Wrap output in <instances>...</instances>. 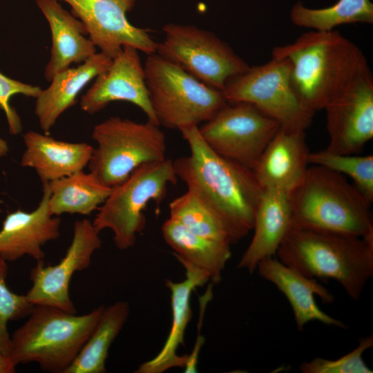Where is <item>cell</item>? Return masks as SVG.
Here are the masks:
<instances>
[{
	"mask_svg": "<svg viewBox=\"0 0 373 373\" xmlns=\"http://www.w3.org/2000/svg\"><path fill=\"white\" fill-rule=\"evenodd\" d=\"M186 271V278L180 282L166 280L171 292L172 323L167 338L158 354L141 364L137 373H162L171 368L183 367L187 355L180 356L178 349L184 345L186 327L192 317L190 297L192 291L210 281L209 275L186 262H180Z\"/></svg>",
	"mask_w": 373,
	"mask_h": 373,
	"instance_id": "ffe728a7",
	"label": "cell"
},
{
	"mask_svg": "<svg viewBox=\"0 0 373 373\" xmlns=\"http://www.w3.org/2000/svg\"><path fill=\"white\" fill-rule=\"evenodd\" d=\"M256 270L264 279L273 283L287 298L294 312L298 330L309 322L317 321L327 325L346 328V325L324 312L316 305L315 296L325 303L334 297L316 278H309L278 259L269 257L260 260Z\"/></svg>",
	"mask_w": 373,
	"mask_h": 373,
	"instance_id": "e0dca14e",
	"label": "cell"
},
{
	"mask_svg": "<svg viewBox=\"0 0 373 373\" xmlns=\"http://www.w3.org/2000/svg\"><path fill=\"white\" fill-rule=\"evenodd\" d=\"M43 194L38 207L31 212L17 209L8 213L0 230V257L15 261L28 256L37 261L45 258L44 245L60 236L61 220L48 207V182L42 183Z\"/></svg>",
	"mask_w": 373,
	"mask_h": 373,
	"instance_id": "2e32d148",
	"label": "cell"
},
{
	"mask_svg": "<svg viewBox=\"0 0 373 373\" xmlns=\"http://www.w3.org/2000/svg\"><path fill=\"white\" fill-rule=\"evenodd\" d=\"M162 233L180 262H186L206 272L213 283L220 281L231 256L230 245L194 234L171 218L162 224Z\"/></svg>",
	"mask_w": 373,
	"mask_h": 373,
	"instance_id": "cb8c5ba5",
	"label": "cell"
},
{
	"mask_svg": "<svg viewBox=\"0 0 373 373\" xmlns=\"http://www.w3.org/2000/svg\"><path fill=\"white\" fill-rule=\"evenodd\" d=\"M48 184V207L54 216L64 213L90 215L105 202L112 190L93 173L84 170Z\"/></svg>",
	"mask_w": 373,
	"mask_h": 373,
	"instance_id": "d4e9b609",
	"label": "cell"
},
{
	"mask_svg": "<svg viewBox=\"0 0 373 373\" xmlns=\"http://www.w3.org/2000/svg\"><path fill=\"white\" fill-rule=\"evenodd\" d=\"M292 226L357 237L373 236L371 204L345 175L307 167L289 193Z\"/></svg>",
	"mask_w": 373,
	"mask_h": 373,
	"instance_id": "277c9868",
	"label": "cell"
},
{
	"mask_svg": "<svg viewBox=\"0 0 373 373\" xmlns=\"http://www.w3.org/2000/svg\"><path fill=\"white\" fill-rule=\"evenodd\" d=\"M169 218L190 232L231 245L233 242L219 219L191 191L173 199L169 205Z\"/></svg>",
	"mask_w": 373,
	"mask_h": 373,
	"instance_id": "83f0119b",
	"label": "cell"
},
{
	"mask_svg": "<svg viewBox=\"0 0 373 373\" xmlns=\"http://www.w3.org/2000/svg\"><path fill=\"white\" fill-rule=\"evenodd\" d=\"M144 68L149 99L160 126L178 130L198 126L227 104L221 91L157 53L147 55Z\"/></svg>",
	"mask_w": 373,
	"mask_h": 373,
	"instance_id": "8992f818",
	"label": "cell"
},
{
	"mask_svg": "<svg viewBox=\"0 0 373 373\" xmlns=\"http://www.w3.org/2000/svg\"><path fill=\"white\" fill-rule=\"evenodd\" d=\"M126 301L104 307L92 333L65 373H104L108 350L129 314Z\"/></svg>",
	"mask_w": 373,
	"mask_h": 373,
	"instance_id": "484cf974",
	"label": "cell"
},
{
	"mask_svg": "<svg viewBox=\"0 0 373 373\" xmlns=\"http://www.w3.org/2000/svg\"><path fill=\"white\" fill-rule=\"evenodd\" d=\"M314 278L336 280L354 300L373 275V236L357 237L291 225L276 254Z\"/></svg>",
	"mask_w": 373,
	"mask_h": 373,
	"instance_id": "3957f363",
	"label": "cell"
},
{
	"mask_svg": "<svg viewBox=\"0 0 373 373\" xmlns=\"http://www.w3.org/2000/svg\"><path fill=\"white\" fill-rule=\"evenodd\" d=\"M291 224L289 194L278 189H264L255 214L254 236L238 268L254 272L260 260L276 254Z\"/></svg>",
	"mask_w": 373,
	"mask_h": 373,
	"instance_id": "44dd1931",
	"label": "cell"
},
{
	"mask_svg": "<svg viewBox=\"0 0 373 373\" xmlns=\"http://www.w3.org/2000/svg\"><path fill=\"white\" fill-rule=\"evenodd\" d=\"M179 131L190 153L173 161L178 178L219 219L236 243L253 229L264 189L251 169L214 152L198 126Z\"/></svg>",
	"mask_w": 373,
	"mask_h": 373,
	"instance_id": "6da1fadb",
	"label": "cell"
},
{
	"mask_svg": "<svg viewBox=\"0 0 373 373\" xmlns=\"http://www.w3.org/2000/svg\"><path fill=\"white\" fill-rule=\"evenodd\" d=\"M228 104L198 127L200 133L217 154L252 169L280 125L251 104Z\"/></svg>",
	"mask_w": 373,
	"mask_h": 373,
	"instance_id": "8fae6325",
	"label": "cell"
},
{
	"mask_svg": "<svg viewBox=\"0 0 373 373\" xmlns=\"http://www.w3.org/2000/svg\"><path fill=\"white\" fill-rule=\"evenodd\" d=\"M7 262L0 257V351L9 354L11 336L8 332V323L28 316L34 305L28 300L26 295L12 292L7 286Z\"/></svg>",
	"mask_w": 373,
	"mask_h": 373,
	"instance_id": "f546056e",
	"label": "cell"
},
{
	"mask_svg": "<svg viewBox=\"0 0 373 373\" xmlns=\"http://www.w3.org/2000/svg\"><path fill=\"white\" fill-rule=\"evenodd\" d=\"M92 138L97 146L88 162L90 172L113 187L138 166L166 158V137L160 126L111 117L95 126Z\"/></svg>",
	"mask_w": 373,
	"mask_h": 373,
	"instance_id": "ba28073f",
	"label": "cell"
},
{
	"mask_svg": "<svg viewBox=\"0 0 373 373\" xmlns=\"http://www.w3.org/2000/svg\"><path fill=\"white\" fill-rule=\"evenodd\" d=\"M291 64L287 58L271 57L268 62L249 67L231 78L222 93L229 104L246 102L276 120L280 127L304 131L314 113L305 108L291 82Z\"/></svg>",
	"mask_w": 373,
	"mask_h": 373,
	"instance_id": "9c48e42d",
	"label": "cell"
},
{
	"mask_svg": "<svg viewBox=\"0 0 373 373\" xmlns=\"http://www.w3.org/2000/svg\"><path fill=\"white\" fill-rule=\"evenodd\" d=\"M329 144L325 150L356 155L373 137V77L361 70L324 108Z\"/></svg>",
	"mask_w": 373,
	"mask_h": 373,
	"instance_id": "7c38bea8",
	"label": "cell"
},
{
	"mask_svg": "<svg viewBox=\"0 0 373 373\" xmlns=\"http://www.w3.org/2000/svg\"><path fill=\"white\" fill-rule=\"evenodd\" d=\"M309 153L304 131L280 127L251 170L263 189L289 194L305 174Z\"/></svg>",
	"mask_w": 373,
	"mask_h": 373,
	"instance_id": "ac0fdd59",
	"label": "cell"
},
{
	"mask_svg": "<svg viewBox=\"0 0 373 373\" xmlns=\"http://www.w3.org/2000/svg\"><path fill=\"white\" fill-rule=\"evenodd\" d=\"M41 90L39 86L10 78L0 72V108L6 115L10 134L17 135L22 131L21 118L10 104L11 97L15 95H23L36 99Z\"/></svg>",
	"mask_w": 373,
	"mask_h": 373,
	"instance_id": "1f68e13d",
	"label": "cell"
},
{
	"mask_svg": "<svg viewBox=\"0 0 373 373\" xmlns=\"http://www.w3.org/2000/svg\"><path fill=\"white\" fill-rule=\"evenodd\" d=\"M104 306L82 315L34 305L28 320L12 336L14 363H37L46 372L65 373L95 328Z\"/></svg>",
	"mask_w": 373,
	"mask_h": 373,
	"instance_id": "5b68a950",
	"label": "cell"
},
{
	"mask_svg": "<svg viewBox=\"0 0 373 373\" xmlns=\"http://www.w3.org/2000/svg\"><path fill=\"white\" fill-rule=\"evenodd\" d=\"M116 101L133 104L145 113L149 121L160 126L149 99L139 51L130 46H124L110 66L95 78L82 96L80 107L93 115Z\"/></svg>",
	"mask_w": 373,
	"mask_h": 373,
	"instance_id": "9a60e30c",
	"label": "cell"
},
{
	"mask_svg": "<svg viewBox=\"0 0 373 373\" xmlns=\"http://www.w3.org/2000/svg\"><path fill=\"white\" fill-rule=\"evenodd\" d=\"M71 8L84 24L88 38L100 52L113 59L124 46L147 55L156 53L157 42L147 29L131 24L126 15L137 0H57Z\"/></svg>",
	"mask_w": 373,
	"mask_h": 373,
	"instance_id": "5bb4252c",
	"label": "cell"
},
{
	"mask_svg": "<svg viewBox=\"0 0 373 373\" xmlns=\"http://www.w3.org/2000/svg\"><path fill=\"white\" fill-rule=\"evenodd\" d=\"M373 346V336L360 339L358 346L336 360L315 358L299 366L303 373H372L363 359V354Z\"/></svg>",
	"mask_w": 373,
	"mask_h": 373,
	"instance_id": "4dcf8cb0",
	"label": "cell"
},
{
	"mask_svg": "<svg viewBox=\"0 0 373 373\" xmlns=\"http://www.w3.org/2000/svg\"><path fill=\"white\" fill-rule=\"evenodd\" d=\"M308 162L350 177L365 199L373 201V155H344L322 150L309 153Z\"/></svg>",
	"mask_w": 373,
	"mask_h": 373,
	"instance_id": "f1b7e54d",
	"label": "cell"
},
{
	"mask_svg": "<svg viewBox=\"0 0 373 373\" xmlns=\"http://www.w3.org/2000/svg\"><path fill=\"white\" fill-rule=\"evenodd\" d=\"M36 5L48 23L51 34L50 56L44 77L48 82L57 73L80 64L97 52L96 46L87 35L83 23L65 10L57 0H35Z\"/></svg>",
	"mask_w": 373,
	"mask_h": 373,
	"instance_id": "d6986e66",
	"label": "cell"
},
{
	"mask_svg": "<svg viewBox=\"0 0 373 373\" xmlns=\"http://www.w3.org/2000/svg\"><path fill=\"white\" fill-rule=\"evenodd\" d=\"M17 366L9 354L0 351V373L15 372Z\"/></svg>",
	"mask_w": 373,
	"mask_h": 373,
	"instance_id": "d6a6232c",
	"label": "cell"
},
{
	"mask_svg": "<svg viewBox=\"0 0 373 373\" xmlns=\"http://www.w3.org/2000/svg\"><path fill=\"white\" fill-rule=\"evenodd\" d=\"M9 150L7 142L0 137V158L5 156Z\"/></svg>",
	"mask_w": 373,
	"mask_h": 373,
	"instance_id": "836d02e7",
	"label": "cell"
},
{
	"mask_svg": "<svg viewBox=\"0 0 373 373\" xmlns=\"http://www.w3.org/2000/svg\"><path fill=\"white\" fill-rule=\"evenodd\" d=\"M113 59L96 52L75 68H68L55 75L49 86L36 98L35 113L41 129L48 133L58 118L73 106L80 91L99 73L107 69Z\"/></svg>",
	"mask_w": 373,
	"mask_h": 373,
	"instance_id": "603a6c76",
	"label": "cell"
},
{
	"mask_svg": "<svg viewBox=\"0 0 373 373\" xmlns=\"http://www.w3.org/2000/svg\"><path fill=\"white\" fill-rule=\"evenodd\" d=\"M272 57L291 64V82L303 106L315 113L368 66L353 42L336 30H312L275 47Z\"/></svg>",
	"mask_w": 373,
	"mask_h": 373,
	"instance_id": "7a4b0ae2",
	"label": "cell"
},
{
	"mask_svg": "<svg viewBox=\"0 0 373 373\" xmlns=\"http://www.w3.org/2000/svg\"><path fill=\"white\" fill-rule=\"evenodd\" d=\"M156 53L205 84L222 91L231 78L250 66L213 32L194 25L169 23Z\"/></svg>",
	"mask_w": 373,
	"mask_h": 373,
	"instance_id": "30bf717a",
	"label": "cell"
},
{
	"mask_svg": "<svg viewBox=\"0 0 373 373\" xmlns=\"http://www.w3.org/2000/svg\"><path fill=\"white\" fill-rule=\"evenodd\" d=\"M99 233L90 220H77L72 241L61 260L54 265H46L44 260H39L31 269L32 286L25 294L28 300L33 305L52 306L77 313L69 293L70 280L75 272L89 267L93 255L101 248Z\"/></svg>",
	"mask_w": 373,
	"mask_h": 373,
	"instance_id": "4fadbf2b",
	"label": "cell"
},
{
	"mask_svg": "<svg viewBox=\"0 0 373 373\" xmlns=\"http://www.w3.org/2000/svg\"><path fill=\"white\" fill-rule=\"evenodd\" d=\"M26 149L21 165L35 170L42 183L84 170L93 147L85 142H68L47 134L29 131L23 135Z\"/></svg>",
	"mask_w": 373,
	"mask_h": 373,
	"instance_id": "7402d4cb",
	"label": "cell"
},
{
	"mask_svg": "<svg viewBox=\"0 0 373 373\" xmlns=\"http://www.w3.org/2000/svg\"><path fill=\"white\" fill-rule=\"evenodd\" d=\"M173 161L145 163L135 169L121 183L112 187L105 202L99 207L93 225L100 232L110 229L119 250L132 247L144 229V210L153 201L157 204L165 198L169 184L178 182Z\"/></svg>",
	"mask_w": 373,
	"mask_h": 373,
	"instance_id": "52a82bcc",
	"label": "cell"
},
{
	"mask_svg": "<svg viewBox=\"0 0 373 373\" xmlns=\"http://www.w3.org/2000/svg\"><path fill=\"white\" fill-rule=\"evenodd\" d=\"M290 19L297 26L316 31H330L346 23H372L373 3L370 0H338L329 7L310 8L298 1L290 10Z\"/></svg>",
	"mask_w": 373,
	"mask_h": 373,
	"instance_id": "4316f807",
	"label": "cell"
}]
</instances>
